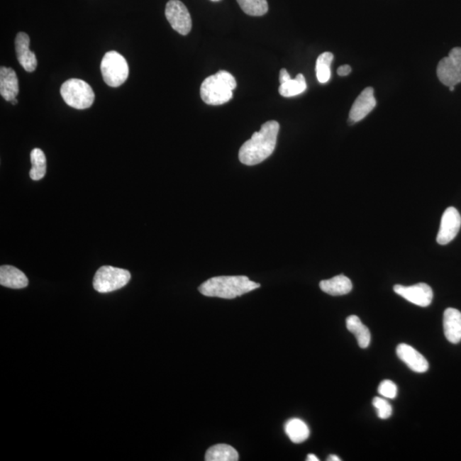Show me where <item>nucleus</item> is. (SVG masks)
I'll return each instance as SVG.
<instances>
[{
	"label": "nucleus",
	"mask_w": 461,
	"mask_h": 461,
	"mask_svg": "<svg viewBox=\"0 0 461 461\" xmlns=\"http://www.w3.org/2000/svg\"><path fill=\"white\" fill-rule=\"evenodd\" d=\"M328 461H340L341 459L336 455H330L328 459Z\"/></svg>",
	"instance_id": "c756f323"
},
{
	"label": "nucleus",
	"mask_w": 461,
	"mask_h": 461,
	"mask_svg": "<svg viewBox=\"0 0 461 461\" xmlns=\"http://www.w3.org/2000/svg\"><path fill=\"white\" fill-rule=\"evenodd\" d=\"M306 89H307V83H306L305 77L304 74H299L295 79L291 78L289 81L280 84L279 91L283 97L291 98L303 94Z\"/></svg>",
	"instance_id": "412c9836"
},
{
	"label": "nucleus",
	"mask_w": 461,
	"mask_h": 461,
	"mask_svg": "<svg viewBox=\"0 0 461 461\" xmlns=\"http://www.w3.org/2000/svg\"><path fill=\"white\" fill-rule=\"evenodd\" d=\"M259 287L246 276H220L206 280L199 290L204 296L234 299Z\"/></svg>",
	"instance_id": "f03ea898"
},
{
	"label": "nucleus",
	"mask_w": 461,
	"mask_h": 461,
	"mask_svg": "<svg viewBox=\"0 0 461 461\" xmlns=\"http://www.w3.org/2000/svg\"><path fill=\"white\" fill-rule=\"evenodd\" d=\"M443 330L448 342L455 345L461 341V313L458 309L448 308L445 310Z\"/></svg>",
	"instance_id": "2eb2a0df"
},
{
	"label": "nucleus",
	"mask_w": 461,
	"mask_h": 461,
	"mask_svg": "<svg viewBox=\"0 0 461 461\" xmlns=\"http://www.w3.org/2000/svg\"><path fill=\"white\" fill-rule=\"evenodd\" d=\"M288 438L292 443L299 444L306 441L309 437L310 431L307 424L300 418H291L284 425Z\"/></svg>",
	"instance_id": "6ab92c4d"
},
{
	"label": "nucleus",
	"mask_w": 461,
	"mask_h": 461,
	"mask_svg": "<svg viewBox=\"0 0 461 461\" xmlns=\"http://www.w3.org/2000/svg\"><path fill=\"white\" fill-rule=\"evenodd\" d=\"M19 94L18 78L11 68H0V94L7 102H11Z\"/></svg>",
	"instance_id": "4468645a"
},
{
	"label": "nucleus",
	"mask_w": 461,
	"mask_h": 461,
	"mask_svg": "<svg viewBox=\"0 0 461 461\" xmlns=\"http://www.w3.org/2000/svg\"><path fill=\"white\" fill-rule=\"evenodd\" d=\"M32 169L29 175L33 180L44 178L46 173V158L45 153L39 148L33 149L30 154Z\"/></svg>",
	"instance_id": "4be33fe9"
},
{
	"label": "nucleus",
	"mask_w": 461,
	"mask_h": 461,
	"mask_svg": "<svg viewBox=\"0 0 461 461\" xmlns=\"http://www.w3.org/2000/svg\"><path fill=\"white\" fill-rule=\"evenodd\" d=\"M394 291L404 297L406 301H410V303L423 308L428 307L433 299V289L425 283H420L411 287L396 284L394 287Z\"/></svg>",
	"instance_id": "1a4fd4ad"
},
{
	"label": "nucleus",
	"mask_w": 461,
	"mask_h": 461,
	"mask_svg": "<svg viewBox=\"0 0 461 461\" xmlns=\"http://www.w3.org/2000/svg\"><path fill=\"white\" fill-rule=\"evenodd\" d=\"M307 460L308 461H318V458L314 455H309L307 457Z\"/></svg>",
	"instance_id": "c85d7f7f"
},
{
	"label": "nucleus",
	"mask_w": 461,
	"mask_h": 461,
	"mask_svg": "<svg viewBox=\"0 0 461 461\" xmlns=\"http://www.w3.org/2000/svg\"><path fill=\"white\" fill-rule=\"evenodd\" d=\"M11 103V104H13V106H16V104H18V99H15L12 100V101Z\"/></svg>",
	"instance_id": "7c9ffc66"
},
{
	"label": "nucleus",
	"mask_w": 461,
	"mask_h": 461,
	"mask_svg": "<svg viewBox=\"0 0 461 461\" xmlns=\"http://www.w3.org/2000/svg\"><path fill=\"white\" fill-rule=\"evenodd\" d=\"M237 87L235 78L228 71L220 70L204 79L200 88L203 101L209 106H221L233 98V91Z\"/></svg>",
	"instance_id": "7ed1b4c3"
},
{
	"label": "nucleus",
	"mask_w": 461,
	"mask_h": 461,
	"mask_svg": "<svg viewBox=\"0 0 461 461\" xmlns=\"http://www.w3.org/2000/svg\"><path fill=\"white\" fill-rule=\"evenodd\" d=\"M131 274L123 268L111 266L100 267L94 279V287L99 293H109L127 286Z\"/></svg>",
	"instance_id": "423d86ee"
},
{
	"label": "nucleus",
	"mask_w": 461,
	"mask_h": 461,
	"mask_svg": "<svg viewBox=\"0 0 461 461\" xmlns=\"http://www.w3.org/2000/svg\"><path fill=\"white\" fill-rule=\"evenodd\" d=\"M374 90L372 87H367L356 99L350 112L349 124H355L362 121L376 107Z\"/></svg>",
	"instance_id": "9b49d317"
},
{
	"label": "nucleus",
	"mask_w": 461,
	"mask_h": 461,
	"mask_svg": "<svg viewBox=\"0 0 461 461\" xmlns=\"http://www.w3.org/2000/svg\"><path fill=\"white\" fill-rule=\"evenodd\" d=\"M0 284L11 289H23L28 287V279L24 272L13 266L0 267Z\"/></svg>",
	"instance_id": "dca6fc26"
},
{
	"label": "nucleus",
	"mask_w": 461,
	"mask_h": 461,
	"mask_svg": "<svg viewBox=\"0 0 461 461\" xmlns=\"http://www.w3.org/2000/svg\"><path fill=\"white\" fill-rule=\"evenodd\" d=\"M62 99L69 106L85 110L94 102L95 94L89 84L79 79H70L62 84L60 89Z\"/></svg>",
	"instance_id": "20e7f679"
},
{
	"label": "nucleus",
	"mask_w": 461,
	"mask_h": 461,
	"mask_svg": "<svg viewBox=\"0 0 461 461\" xmlns=\"http://www.w3.org/2000/svg\"><path fill=\"white\" fill-rule=\"evenodd\" d=\"M461 226V216L454 207L444 211L440 225L437 241L439 245H445L450 243L459 233Z\"/></svg>",
	"instance_id": "9d476101"
},
{
	"label": "nucleus",
	"mask_w": 461,
	"mask_h": 461,
	"mask_svg": "<svg viewBox=\"0 0 461 461\" xmlns=\"http://www.w3.org/2000/svg\"><path fill=\"white\" fill-rule=\"evenodd\" d=\"M396 354L401 362L415 372L423 374L429 369V363L427 360L412 346L401 343L396 348Z\"/></svg>",
	"instance_id": "f8f14e48"
},
{
	"label": "nucleus",
	"mask_w": 461,
	"mask_h": 461,
	"mask_svg": "<svg viewBox=\"0 0 461 461\" xmlns=\"http://www.w3.org/2000/svg\"><path fill=\"white\" fill-rule=\"evenodd\" d=\"M165 16L171 27L182 35H187L191 30L192 22L189 11L182 1L170 0L167 2Z\"/></svg>",
	"instance_id": "6e6552de"
},
{
	"label": "nucleus",
	"mask_w": 461,
	"mask_h": 461,
	"mask_svg": "<svg viewBox=\"0 0 461 461\" xmlns=\"http://www.w3.org/2000/svg\"><path fill=\"white\" fill-rule=\"evenodd\" d=\"M320 287L323 291L331 296H343L349 294L353 284L348 277L340 274L330 279L322 280Z\"/></svg>",
	"instance_id": "f3484780"
},
{
	"label": "nucleus",
	"mask_w": 461,
	"mask_h": 461,
	"mask_svg": "<svg viewBox=\"0 0 461 461\" xmlns=\"http://www.w3.org/2000/svg\"><path fill=\"white\" fill-rule=\"evenodd\" d=\"M351 70L352 69L350 65H343L338 69V74L339 77H347V75L351 73Z\"/></svg>",
	"instance_id": "bb28decb"
},
{
	"label": "nucleus",
	"mask_w": 461,
	"mask_h": 461,
	"mask_svg": "<svg viewBox=\"0 0 461 461\" xmlns=\"http://www.w3.org/2000/svg\"><path fill=\"white\" fill-rule=\"evenodd\" d=\"M378 391L380 396L388 399H394L397 395V387L391 380H384L380 383Z\"/></svg>",
	"instance_id": "a878e982"
},
{
	"label": "nucleus",
	"mask_w": 461,
	"mask_h": 461,
	"mask_svg": "<svg viewBox=\"0 0 461 461\" xmlns=\"http://www.w3.org/2000/svg\"><path fill=\"white\" fill-rule=\"evenodd\" d=\"M16 52L19 64L27 72H33L37 68L35 54L29 50L30 39L26 33L21 32L16 38Z\"/></svg>",
	"instance_id": "ddd939ff"
},
{
	"label": "nucleus",
	"mask_w": 461,
	"mask_h": 461,
	"mask_svg": "<svg viewBox=\"0 0 461 461\" xmlns=\"http://www.w3.org/2000/svg\"><path fill=\"white\" fill-rule=\"evenodd\" d=\"M206 461H236L238 460V454L235 448L228 444H216L209 448L206 455Z\"/></svg>",
	"instance_id": "aec40b11"
},
{
	"label": "nucleus",
	"mask_w": 461,
	"mask_h": 461,
	"mask_svg": "<svg viewBox=\"0 0 461 461\" xmlns=\"http://www.w3.org/2000/svg\"><path fill=\"white\" fill-rule=\"evenodd\" d=\"M450 90L451 91H454L455 90V87H450Z\"/></svg>",
	"instance_id": "2f4dec72"
},
{
	"label": "nucleus",
	"mask_w": 461,
	"mask_h": 461,
	"mask_svg": "<svg viewBox=\"0 0 461 461\" xmlns=\"http://www.w3.org/2000/svg\"><path fill=\"white\" fill-rule=\"evenodd\" d=\"M437 74L440 82L448 87L461 82V48L452 49L448 56L439 62Z\"/></svg>",
	"instance_id": "0eeeda50"
},
{
	"label": "nucleus",
	"mask_w": 461,
	"mask_h": 461,
	"mask_svg": "<svg viewBox=\"0 0 461 461\" xmlns=\"http://www.w3.org/2000/svg\"><path fill=\"white\" fill-rule=\"evenodd\" d=\"M100 69H101L104 81L109 87H118L128 78V62L123 55L116 51L106 53Z\"/></svg>",
	"instance_id": "39448f33"
},
{
	"label": "nucleus",
	"mask_w": 461,
	"mask_h": 461,
	"mask_svg": "<svg viewBox=\"0 0 461 461\" xmlns=\"http://www.w3.org/2000/svg\"><path fill=\"white\" fill-rule=\"evenodd\" d=\"M291 78V75L289 74L288 71L286 69H282V70H280V72H279V83L280 84H283V83L289 81V79H290Z\"/></svg>",
	"instance_id": "cd10ccee"
},
{
	"label": "nucleus",
	"mask_w": 461,
	"mask_h": 461,
	"mask_svg": "<svg viewBox=\"0 0 461 461\" xmlns=\"http://www.w3.org/2000/svg\"><path fill=\"white\" fill-rule=\"evenodd\" d=\"M332 52H324L318 56L316 62V75L318 82L325 84L329 82L331 78V65L333 61Z\"/></svg>",
	"instance_id": "5701e85b"
},
{
	"label": "nucleus",
	"mask_w": 461,
	"mask_h": 461,
	"mask_svg": "<svg viewBox=\"0 0 461 461\" xmlns=\"http://www.w3.org/2000/svg\"><path fill=\"white\" fill-rule=\"evenodd\" d=\"M245 13L251 16H262L268 11L267 0H237Z\"/></svg>",
	"instance_id": "b1692460"
},
{
	"label": "nucleus",
	"mask_w": 461,
	"mask_h": 461,
	"mask_svg": "<svg viewBox=\"0 0 461 461\" xmlns=\"http://www.w3.org/2000/svg\"><path fill=\"white\" fill-rule=\"evenodd\" d=\"M372 405L377 409V413L379 418L387 420L391 416L392 406L389 404V401L384 399L382 397H375L372 401Z\"/></svg>",
	"instance_id": "393cba45"
},
{
	"label": "nucleus",
	"mask_w": 461,
	"mask_h": 461,
	"mask_svg": "<svg viewBox=\"0 0 461 461\" xmlns=\"http://www.w3.org/2000/svg\"><path fill=\"white\" fill-rule=\"evenodd\" d=\"M279 131L278 121H270L262 124L259 132L241 146L238 158L243 165L254 166L265 161L274 152Z\"/></svg>",
	"instance_id": "f257e3e1"
},
{
	"label": "nucleus",
	"mask_w": 461,
	"mask_h": 461,
	"mask_svg": "<svg viewBox=\"0 0 461 461\" xmlns=\"http://www.w3.org/2000/svg\"><path fill=\"white\" fill-rule=\"evenodd\" d=\"M211 1H213V2H218V1H221V0H211Z\"/></svg>",
	"instance_id": "473e14b6"
},
{
	"label": "nucleus",
	"mask_w": 461,
	"mask_h": 461,
	"mask_svg": "<svg viewBox=\"0 0 461 461\" xmlns=\"http://www.w3.org/2000/svg\"><path fill=\"white\" fill-rule=\"evenodd\" d=\"M346 326L348 330L355 335L360 348L366 349L370 345V331H369L366 326L363 325V323L360 320L358 316H350L348 317Z\"/></svg>",
	"instance_id": "a211bd4d"
}]
</instances>
